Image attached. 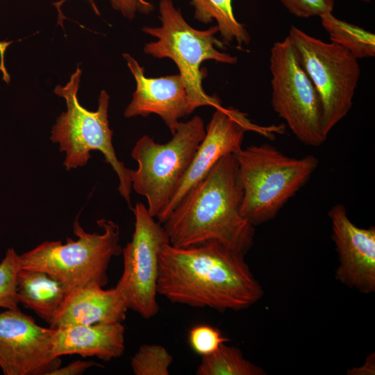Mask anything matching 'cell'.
<instances>
[{
    "label": "cell",
    "mask_w": 375,
    "mask_h": 375,
    "mask_svg": "<svg viewBox=\"0 0 375 375\" xmlns=\"http://www.w3.org/2000/svg\"><path fill=\"white\" fill-rule=\"evenodd\" d=\"M293 15L301 18L320 16L333 12L334 0H280Z\"/></svg>",
    "instance_id": "24"
},
{
    "label": "cell",
    "mask_w": 375,
    "mask_h": 375,
    "mask_svg": "<svg viewBox=\"0 0 375 375\" xmlns=\"http://www.w3.org/2000/svg\"><path fill=\"white\" fill-rule=\"evenodd\" d=\"M347 374L350 375H374L375 374L374 353L369 355L362 366L348 370Z\"/></svg>",
    "instance_id": "27"
},
{
    "label": "cell",
    "mask_w": 375,
    "mask_h": 375,
    "mask_svg": "<svg viewBox=\"0 0 375 375\" xmlns=\"http://www.w3.org/2000/svg\"><path fill=\"white\" fill-rule=\"evenodd\" d=\"M103 288L90 283L67 293L50 327L122 323L128 310L124 296L116 286Z\"/></svg>",
    "instance_id": "15"
},
{
    "label": "cell",
    "mask_w": 375,
    "mask_h": 375,
    "mask_svg": "<svg viewBox=\"0 0 375 375\" xmlns=\"http://www.w3.org/2000/svg\"><path fill=\"white\" fill-rule=\"evenodd\" d=\"M11 42H0V70L3 74V79L8 83L10 81V76L6 71L5 65H4V54L6 50V48L9 46Z\"/></svg>",
    "instance_id": "28"
},
{
    "label": "cell",
    "mask_w": 375,
    "mask_h": 375,
    "mask_svg": "<svg viewBox=\"0 0 375 375\" xmlns=\"http://www.w3.org/2000/svg\"><path fill=\"white\" fill-rule=\"evenodd\" d=\"M197 375H263L266 372L246 359L240 349L222 344L213 353L202 356Z\"/></svg>",
    "instance_id": "20"
},
{
    "label": "cell",
    "mask_w": 375,
    "mask_h": 375,
    "mask_svg": "<svg viewBox=\"0 0 375 375\" xmlns=\"http://www.w3.org/2000/svg\"><path fill=\"white\" fill-rule=\"evenodd\" d=\"M17 292L19 303L49 324L67 294L62 283L46 272L22 268L17 274Z\"/></svg>",
    "instance_id": "17"
},
{
    "label": "cell",
    "mask_w": 375,
    "mask_h": 375,
    "mask_svg": "<svg viewBox=\"0 0 375 375\" xmlns=\"http://www.w3.org/2000/svg\"><path fill=\"white\" fill-rule=\"evenodd\" d=\"M228 341V339L218 328L208 324L193 326L188 333L190 347L201 356L213 353Z\"/></svg>",
    "instance_id": "23"
},
{
    "label": "cell",
    "mask_w": 375,
    "mask_h": 375,
    "mask_svg": "<svg viewBox=\"0 0 375 375\" xmlns=\"http://www.w3.org/2000/svg\"><path fill=\"white\" fill-rule=\"evenodd\" d=\"M97 224L101 233L86 232L76 219L73 224L76 240L44 241L19 256L20 268L46 272L61 282L67 293L90 283L104 287L111 259L122 251L120 228L106 219Z\"/></svg>",
    "instance_id": "4"
},
{
    "label": "cell",
    "mask_w": 375,
    "mask_h": 375,
    "mask_svg": "<svg viewBox=\"0 0 375 375\" xmlns=\"http://www.w3.org/2000/svg\"><path fill=\"white\" fill-rule=\"evenodd\" d=\"M53 329L51 355L55 358L76 354L108 362L122 356L125 350V328L121 322Z\"/></svg>",
    "instance_id": "16"
},
{
    "label": "cell",
    "mask_w": 375,
    "mask_h": 375,
    "mask_svg": "<svg viewBox=\"0 0 375 375\" xmlns=\"http://www.w3.org/2000/svg\"><path fill=\"white\" fill-rule=\"evenodd\" d=\"M158 8L162 25L142 28L144 33L158 39L144 45V53L156 58H167L174 62L194 110L201 106H221V101L217 96H210L204 91L202 80L206 73L200 67L207 60L229 65L238 61L236 56L217 49L216 47H224V42L215 37L219 32L218 26L203 31L192 28L180 10L175 8L173 0H160Z\"/></svg>",
    "instance_id": "6"
},
{
    "label": "cell",
    "mask_w": 375,
    "mask_h": 375,
    "mask_svg": "<svg viewBox=\"0 0 375 375\" xmlns=\"http://www.w3.org/2000/svg\"><path fill=\"white\" fill-rule=\"evenodd\" d=\"M101 366V365L87 360H76L65 367H59L50 373L49 375H80L89 368Z\"/></svg>",
    "instance_id": "26"
},
{
    "label": "cell",
    "mask_w": 375,
    "mask_h": 375,
    "mask_svg": "<svg viewBox=\"0 0 375 375\" xmlns=\"http://www.w3.org/2000/svg\"><path fill=\"white\" fill-rule=\"evenodd\" d=\"M242 198L236 158L224 156L162 224L169 244L188 247L217 241L245 255L253 245L255 231L240 213Z\"/></svg>",
    "instance_id": "2"
},
{
    "label": "cell",
    "mask_w": 375,
    "mask_h": 375,
    "mask_svg": "<svg viewBox=\"0 0 375 375\" xmlns=\"http://www.w3.org/2000/svg\"><path fill=\"white\" fill-rule=\"evenodd\" d=\"M282 127L260 126L253 124L247 115L233 108H215L206 128V134L200 142L190 167L181 184L164 210L156 217L163 224L186 192L202 179L222 157L235 154L242 149L247 131L257 132L267 138L274 137Z\"/></svg>",
    "instance_id": "11"
},
{
    "label": "cell",
    "mask_w": 375,
    "mask_h": 375,
    "mask_svg": "<svg viewBox=\"0 0 375 375\" xmlns=\"http://www.w3.org/2000/svg\"><path fill=\"white\" fill-rule=\"evenodd\" d=\"M81 70L77 67L65 85H57L54 93L66 101L67 110L62 112L52 126L50 140L59 144L60 152L65 153L63 165L67 171L85 166L92 151H99L119 179L118 191L130 208L132 192L131 169L117 157L109 126L108 109L110 97L102 90L98 99V108L90 111L83 108L77 98Z\"/></svg>",
    "instance_id": "5"
},
{
    "label": "cell",
    "mask_w": 375,
    "mask_h": 375,
    "mask_svg": "<svg viewBox=\"0 0 375 375\" xmlns=\"http://www.w3.org/2000/svg\"><path fill=\"white\" fill-rule=\"evenodd\" d=\"M173 357L162 346L141 345L131 357V367L135 375H168Z\"/></svg>",
    "instance_id": "21"
},
{
    "label": "cell",
    "mask_w": 375,
    "mask_h": 375,
    "mask_svg": "<svg viewBox=\"0 0 375 375\" xmlns=\"http://www.w3.org/2000/svg\"><path fill=\"white\" fill-rule=\"evenodd\" d=\"M233 155L242 190L240 213L254 226L273 219L319 164L313 155L291 158L268 144L242 148Z\"/></svg>",
    "instance_id": "3"
},
{
    "label": "cell",
    "mask_w": 375,
    "mask_h": 375,
    "mask_svg": "<svg viewBox=\"0 0 375 375\" xmlns=\"http://www.w3.org/2000/svg\"><path fill=\"white\" fill-rule=\"evenodd\" d=\"M319 17L331 42L346 49L358 60L375 56L374 33L338 19L332 12L322 14Z\"/></svg>",
    "instance_id": "19"
},
{
    "label": "cell",
    "mask_w": 375,
    "mask_h": 375,
    "mask_svg": "<svg viewBox=\"0 0 375 375\" xmlns=\"http://www.w3.org/2000/svg\"><path fill=\"white\" fill-rule=\"evenodd\" d=\"M157 290L172 303L220 312L245 309L263 294L244 254L217 241L188 247L165 243Z\"/></svg>",
    "instance_id": "1"
},
{
    "label": "cell",
    "mask_w": 375,
    "mask_h": 375,
    "mask_svg": "<svg viewBox=\"0 0 375 375\" xmlns=\"http://www.w3.org/2000/svg\"><path fill=\"white\" fill-rule=\"evenodd\" d=\"M54 329L19 309L0 313V368L4 375H49L61 365L51 355Z\"/></svg>",
    "instance_id": "12"
},
{
    "label": "cell",
    "mask_w": 375,
    "mask_h": 375,
    "mask_svg": "<svg viewBox=\"0 0 375 375\" xmlns=\"http://www.w3.org/2000/svg\"><path fill=\"white\" fill-rule=\"evenodd\" d=\"M131 210L135 217L134 231L131 241L122 249L123 272L116 287L124 296L128 309L150 319L159 311V254L162 246L169 242V237L144 203H136Z\"/></svg>",
    "instance_id": "10"
},
{
    "label": "cell",
    "mask_w": 375,
    "mask_h": 375,
    "mask_svg": "<svg viewBox=\"0 0 375 375\" xmlns=\"http://www.w3.org/2000/svg\"><path fill=\"white\" fill-rule=\"evenodd\" d=\"M205 134L203 121L196 115L180 122L166 143L156 142L147 135L136 142L131 153L138 162V168L130 172L131 188L146 198L153 217L164 210L178 191Z\"/></svg>",
    "instance_id": "7"
},
{
    "label": "cell",
    "mask_w": 375,
    "mask_h": 375,
    "mask_svg": "<svg viewBox=\"0 0 375 375\" xmlns=\"http://www.w3.org/2000/svg\"><path fill=\"white\" fill-rule=\"evenodd\" d=\"M332 239L339 257L336 278L365 294L375 290V228H360L348 217L343 204L328 212Z\"/></svg>",
    "instance_id": "13"
},
{
    "label": "cell",
    "mask_w": 375,
    "mask_h": 375,
    "mask_svg": "<svg viewBox=\"0 0 375 375\" xmlns=\"http://www.w3.org/2000/svg\"><path fill=\"white\" fill-rule=\"evenodd\" d=\"M364 2L369 3L372 0H362Z\"/></svg>",
    "instance_id": "29"
},
{
    "label": "cell",
    "mask_w": 375,
    "mask_h": 375,
    "mask_svg": "<svg viewBox=\"0 0 375 375\" xmlns=\"http://www.w3.org/2000/svg\"><path fill=\"white\" fill-rule=\"evenodd\" d=\"M194 18L208 24L215 19L224 43L235 40L241 46L249 44L250 35L244 26L235 19L232 0H192Z\"/></svg>",
    "instance_id": "18"
},
{
    "label": "cell",
    "mask_w": 375,
    "mask_h": 375,
    "mask_svg": "<svg viewBox=\"0 0 375 375\" xmlns=\"http://www.w3.org/2000/svg\"><path fill=\"white\" fill-rule=\"evenodd\" d=\"M19 256L13 248H9L0 262V307L5 309H19L17 292V274L21 269Z\"/></svg>",
    "instance_id": "22"
},
{
    "label": "cell",
    "mask_w": 375,
    "mask_h": 375,
    "mask_svg": "<svg viewBox=\"0 0 375 375\" xmlns=\"http://www.w3.org/2000/svg\"><path fill=\"white\" fill-rule=\"evenodd\" d=\"M321 101L322 128L331 131L349 112L360 75L358 59L348 50L292 26L287 36Z\"/></svg>",
    "instance_id": "8"
},
{
    "label": "cell",
    "mask_w": 375,
    "mask_h": 375,
    "mask_svg": "<svg viewBox=\"0 0 375 375\" xmlns=\"http://www.w3.org/2000/svg\"><path fill=\"white\" fill-rule=\"evenodd\" d=\"M269 69L274 110L301 143L323 144L327 138L322 128L319 97L288 37L272 47Z\"/></svg>",
    "instance_id": "9"
},
{
    "label": "cell",
    "mask_w": 375,
    "mask_h": 375,
    "mask_svg": "<svg viewBox=\"0 0 375 375\" xmlns=\"http://www.w3.org/2000/svg\"><path fill=\"white\" fill-rule=\"evenodd\" d=\"M67 0H60L59 2L53 3L56 8L59 11V19L60 20V24H62V19L61 17V12L60 10V6ZM94 10L97 13L99 11L92 2V0H88ZM112 7L120 12L122 15L129 19H133L137 12L142 14L149 15L154 9L153 6L147 0H110Z\"/></svg>",
    "instance_id": "25"
},
{
    "label": "cell",
    "mask_w": 375,
    "mask_h": 375,
    "mask_svg": "<svg viewBox=\"0 0 375 375\" xmlns=\"http://www.w3.org/2000/svg\"><path fill=\"white\" fill-rule=\"evenodd\" d=\"M123 56L136 82V89L124 110V116L128 118L156 114L173 135L179 125V119L194 111L182 77L179 74L147 77L144 67L128 53H124Z\"/></svg>",
    "instance_id": "14"
}]
</instances>
